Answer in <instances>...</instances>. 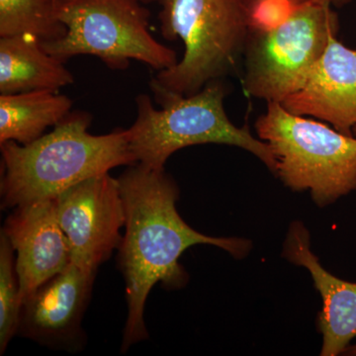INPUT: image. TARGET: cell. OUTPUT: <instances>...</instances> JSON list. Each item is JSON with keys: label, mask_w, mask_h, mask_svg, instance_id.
<instances>
[{"label": "cell", "mask_w": 356, "mask_h": 356, "mask_svg": "<svg viewBox=\"0 0 356 356\" xmlns=\"http://www.w3.org/2000/svg\"><path fill=\"white\" fill-rule=\"evenodd\" d=\"M284 257L310 271L322 296L323 311L318 327L323 334L322 356L341 355L356 337V283L341 280L321 266L311 252L310 236L305 226L293 222L284 245Z\"/></svg>", "instance_id": "obj_12"}, {"label": "cell", "mask_w": 356, "mask_h": 356, "mask_svg": "<svg viewBox=\"0 0 356 356\" xmlns=\"http://www.w3.org/2000/svg\"><path fill=\"white\" fill-rule=\"evenodd\" d=\"M15 250L3 233L0 235V355L17 336L21 301Z\"/></svg>", "instance_id": "obj_16"}, {"label": "cell", "mask_w": 356, "mask_h": 356, "mask_svg": "<svg viewBox=\"0 0 356 356\" xmlns=\"http://www.w3.org/2000/svg\"><path fill=\"white\" fill-rule=\"evenodd\" d=\"M1 233L15 250L21 303L72 264L69 242L58 222L55 199L13 208Z\"/></svg>", "instance_id": "obj_10"}, {"label": "cell", "mask_w": 356, "mask_h": 356, "mask_svg": "<svg viewBox=\"0 0 356 356\" xmlns=\"http://www.w3.org/2000/svg\"><path fill=\"white\" fill-rule=\"evenodd\" d=\"M144 3H152V2H161V0H142Z\"/></svg>", "instance_id": "obj_20"}, {"label": "cell", "mask_w": 356, "mask_h": 356, "mask_svg": "<svg viewBox=\"0 0 356 356\" xmlns=\"http://www.w3.org/2000/svg\"><path fill=\"white\" fill-rule=\"evenodd\" d=\"M149 86L161 109L154 108L149 95L136 97L137 118L127 132L137 163L165 170L168 158L184 147L229 145L254 154L277 175V161L268 145L229 120L224 108L227 89L222 79L211 81L189 96L170 92L152 81Z\"/></svg>", "instance_id": "obj_3"}, {"label": "cell", "mask_w": 356, "mask_h": 356, "mask_svg": "<svg viewBox=\"0 0 356 356\" xmlns=\"http://www.w3.org/2000/svg\"><path fill=\"white\" fill-rule=\"evenodd\" d=\"M332 6L334 7H343L346 4L350 3L353 0H331Z\"/></svg>", "instance_id": "obj_18"}, {"label": "cell", "mask_w": 356, "mask_h": 356, "mask_svg": "<svg viewBox=\"0 0 356 356\" xmlns=\"http://www.w3.org/2000/svg\"><path fill=\"white\" fill-rule=\"evenodd\" d=\"M163 38L181 39L184 55L161 70L152 83L179 95H193L206 84L233 74L245 51L250 23L232 0H161Z\"/></svg>", "instance_id": "obj_4"}, {"label": "cell", "mask_w": 356, "mask_h": 356, "mask_svg": "<svg viewBox=\"0 0 356 356\" xmlns=\"http://www.w3.org/2000/svg\"><path fill=\"white\" fill-rule=\"evenodd\" d=\"M65 63L44 50L31 35L0 38V95L58 91L74 83Z\"/></svg>", "instance_id": "obj_13"}, {"label": "cell", "mask_w": 356, "mask_h": 356, "mask_svg": "<svg viewBox=\"0 0 356 356\" xmlns=\"http://www.w3.org/2000/svg\"><path fill=\"white\" fill-rule=\"evenodd\" d=\"M344 355L356 356V344L355 346H350L344 350Z\"/></svg>", "instance_id": "obj_19"}, {"label": "cell", "mask_w": 356, "mask_h": 356, "mask_svg": "<svg viewBox=\"0 0 356 356\" xmlns=\"http://www.w3.org/2000/svg\"><path fill=\"white\" fill-rule=\"evenodd\" d=\"M142 0H57L58 19L67 27L62 38L42 42L47 53L67 62L79 55L100 58L112 70L131 60L153 69H170L177 53L149 32L151 13Z\"/></svg>", "instance_id": "obj_7"}, {"label": "cell", "mask_w": 356, "mask_h": 356, "mask_svg": "<svg viewBox=\"0 0 356 356\" xmlns=\"http://www.w3.org/2000/svg\"><path fill=\"white\" fill-rule=\"evenodd\" d=\"M96 273L70 264L21 303L17 336L41 346L79 353L86 344L81 322Z\"/></svg>", "instance_id": "obj_9"}, {"label": "cell", "mask_w": 356, "mask_h": 356, "mask_svg": "<svg viewBox=\"0 0 356 356\" xmlns=\"http://www.w3.org/2000/svg\"><path fill=\"white\" fill-rule=\"evenodd\" d=\"M90 123V114L70 112L51 132L30 144H0L2 209L57 198L83 180L137 163L127 129L92 135L88 131Z\"/></svg>", "instance_id": "obj_2"}, {"label": "cell", "mask_w": 356, "mask_h": 356, "mask_svg": "<svg viewBox=\"0 0 356 356\" xmlns=\"http://www.w3.org/2000/svg\"><path fill=\"white\" fill-rule=\"evenodd\" d=\"M65 32L58 17L57 0H0V38L31 35L49 42L62 38Z\"/></svg>", "instance_id": "obj_15"}, {"label": "cell", "mask_w": 356, "mask_h": 356, "mask_svg": "<svg viewBox=\"0 0 356 356\" xmlns=\"http://www.w3.org/2000/svg\"><path fill=\"white\" fill-rule=\"evenodd\" d=\"M353 134H355V137H356V125H355V128H353Z\"/></svg>", "instance_id": "obj_21"}, {"label": "cell", "mask_w": 356, "mask_h": 356, "mask_svg": "<svg viewBox=\"0 0 356 356\" xmlns=\"http://www.w3.org/2000/svg\"><path fill=\"white\" fill-rule=\"evenodd\" d=\"M281 104L293 114L315 117L341 133L353 135L356 125V49L332 37L303 88Z\"/></svg>", "instance_id": "obj_11"}, {"label": "cell", "mask_w": 356, "mask_h": 356, "mask_svg": "<svg viewBox=\"0 0 356 356\" xmlns=\"http://www.w3.org/2000/svg\"><path fill=\"white\" fill-rule=\"evenodd\" d=\"M55 200L72 264L97 273L123 238L121 229L125 228L126 216L118 179L109 173L88 178Z\"/></svg>", "instance_id": "obj_8"}, {"label": "cell", "mask_w": 356, "mask_h": 356, "mask_svg": "<svg viewBox=\"0 0 356 356\" xmlns=\"http://www.w3.org/2000/svg\"><path fill=\"white\" fill-rule=\"evenodd\" d=\"M332 7L331 0H309L275 24L250 27L243 51L248 95L282 103L303 88L339 33V16Z\"/></svg>", "instance_id": "obj_6"}, {"label": "cell", "mask_w": 356, "mask_h": 356, "mask_svg": "<svg viewBox=\"0 0 356 356\" xmlns=\"http://www.w3.org/2000/svg\"><path fill=\"white\" fill-rule=\"evenodd\" d=\"M247 16L250 27L275 24L309 0H232Z\"/></svg>", "instance_id": "obj_17"}, {"label": "cell", "mask_w": 356, "mask_h": 356, "mask_svg": "<svg viewBox=\"0 0 356 356\" xmlns=\"http://www.w3.org/2000/svg\"><path fill=\"white\" fill-rule=\"evenodd\" d=\"M124 208L125 234L118 248V266L125 280L128 316L121 353L149 337L145 307L154 285L178 289L187 282L180 257L187 248L211 245L241 259L250 243L236 238L203 235L184 221L177 210L179 189L165 170L136 163L119 178Z\"/></svg>", "instance_id": "obj_1"}, {"label": "cell", "mask_w": 356, "mask_h": 356, "mask_svg": "<svg viewBox=\"0 0 356 356\" xmlns=\"http://www.w3.org/2000/svg\"><path fill=\"white\" fill-rule=\"evenodd\" d=\"M72 102L58 91L35 90L0 95V144L27 145L55 127L70 113Z\"/></svg>", "instance_id": "obj_14"}, {"label": "cell", "mask_w": 356, "mask_h": 356, "mask_svg": "<svg viewBox=\"0 0 356 356\" xmlns=\"http://www.w3.org/2000/svg\"><path fill=\"white\" fill-rule=\"evenodd\" d=\"M259 139L270 147L277 175L295 191H310L325 206L356 191V138L267 102L255 122Z\"/></svg>", "instance_id": "obj_5"}]
</instances>
